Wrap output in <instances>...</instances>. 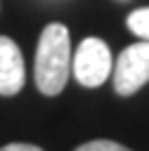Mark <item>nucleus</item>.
Returning a JSON list of instances; mask_svg holds the SVG:
<instances>
[{
    "instance_id": "nucleus-3",
    "label": "nucleus",
    "mask_w": 149,
    "mask_h": 151,
    "mask_svg": "<svg viewBox=\"0 0 149 151\" xmlns=\"http://www.w3.org/2000/svg\"><path fill=\"white\" fill-rule=\"evenodd\" d=\"M144 83H149V40L128 45L114 66V87L118 94H135Z\"/></svg>"
},
{
    "instance_id": "nucleus-6",
    "label": "nucleus",
    "mask_w": 149,
    "mask_h": 151,
    "mask_svg": "<svg viewBox=\"0 0 149 151\" xmlns=\"http://www.w3.org/2000/svg\"><path fill=\"white\" fill-rule=\"evenodd\" d=\"M76 151H130V149L118 142H111V139H95V142L80 144Z\"/></svg>"
},
{
    "instance_id": "nucleus-7",
    "label": "nucleus",
    "mask_w": 149,
    "mask_h": 151,
    "mask_svg": "<svg viewBox=\"0 0 149 151\" xmlns=\"http://www.w3.org/2000/svg\"><path fill=\"white\" fill-rule=\"evenodd\" d=\"M0 151H43V149L35 146V144H21V142H14V144H5Z\"/></svg>"
},
{
    "instance_id": "nucleus-5",
    "label": "nucleus",
    "mask_w": 149,
    "mask_h": 151,
    "mask_svg": "<svg viewBox=\"0 0 149 151\" xmlns=\"http://www.w3.org/2000/svg\"><path fill=\"white\" fill-rule=\"evenodd\" d=\"M128 28L140 35L142 40H149V7H140L135 12H130L128 17Z\"/></svg>"
},
{
    "instance_id": "nucleus-4",
    "label": "nucleus",
    "mask_w": 149,
    "mask_h": 151,
    "mask_svg": "<svg viewBox=\"0 0 149 151\" xmlns=\"http://www.w3.org/2000/svg\"><path fill=\"white\" fill-rule=\"evenodd\" d=\"M24 80H26V68L19 45L12 38L0 35V94L2 97L17 94L24 87Z\"/></svg>"
},
{
    "instance_id": "nucleus-1",
    "label": "nucleus",
    "mask_w": 149,
    "mask_h": 151,
    "mask_svg": "<svg viewBox=\"0 0 149 151\" xmlns=\"http://www.w3.org/2000/svg\"><path fill=\"white\" fill-rule=\"evenodd\" d=\"M71 71V40L64 24H47L35 50V85L43 94L54 97L64 90Z\"/></svg>"
},
{
    "instance_id": "nucleus-2",
    "label": "nucleus",
    "mask_w": 149,
    "mask_h": 151,
    "mask_svg": "<svg viewBox=\"0 0 149 151\" xmlns=\"http://www.w3.org/2000/svg\"><path fill=\"white\" fill-rule=\"evenodd\" d=\"M111 73V50L99 38H85L73 54V76L83 87H99Z\"/></svg>"
}]
</instances>
